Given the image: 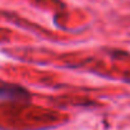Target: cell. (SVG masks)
Returning a JSON list of instances; mask_svg holds the SVG:
<instances>
[{"mask_svg":"<svg viewBox=\"0 0 130 130\" xmlns=\"http://www.w3.org/2000/svg\"><path fill=\"white\" fill-rule=\"evenodd\" d=\"M31 97L29 92L22 86L0 82V98L10 100H28Z\"/></svg>","mask_w":130,"mask_h":130,"instance_id":"1","label":"cell"}]
</instances>
